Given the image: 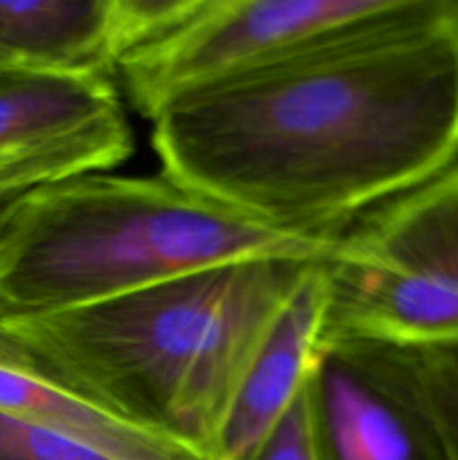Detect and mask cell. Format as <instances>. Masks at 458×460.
Instances as JSON below:
<instances>
[{
	"instance_id": "cell-3",
	"label": "cell",
	"mask_w": 458,
	"mask_h": 460,
	"mask_svg": "<svg viewBox=\"0 0 458 460\" xmlns=\"http://www.w3.org/2000/svg\"><path fill=\"white\" fill-rule=\"evenodd\" d=\"M162 175L92 173L0 211V310L75 308L220 265L269 256L332 259Z\"/></svg>"
},
{
	"instance_id": "cell-9",
	"label": "cell",
	"mask_w": 458,
	"mask_h": 460,
	"mask_svg": "<svg viewBox=\"0 0 458 460\" xmlns=\"http://www.w3.org/2000/svg\"><path fill=\"white\" fill-rule=\"evenodd\" d=\"M326 263L310 270L260 341L225 418L214 460H250L304 391L326 322Z\"/></svg>"
},
{
	"instance_id": "cell-12",
	"label": "cell",
	"mask_w": 458,
	"mask_h": 460,
	"mask_svg": "<svg viewBox=\"0 0 458 460\" xmlns=\"http://www.w3.org/2000/svg\"><path fill=\"white\" fill-rule=\"evenodd\" d=\"M0 460H115L76 440L0 413Z\"/></svg>"
},
{
	"instance_id": "cell-7",
	"label": "cell",
	"mask_w": 458,
	"mask_h": 460,
	"mask_svg": "<svg viewBox=\"0 0 458 460\" xmlns=\"http://www.w3.org/2000/svg\"><path fill=\"white\" fill-rule=\"evenodd\" d=\"M133 146L110 76L0 72V211L39 189L108 173Z\"/></svg>"
},
{
	"instance_id": "cell-2",
	"label": "cell",
	"mask_w": 458,
	"mask_h": 460,
	"mask_svg": "<svg viewBox=\"0 0 458 460\" xmlns=\"http://www.w3.org/2000/svg\"><path fill=\"white\" fill-rule=\"evenodd\" d=\"M321 261L269 256L75 308L0 310V364L214 460L251 358Z\"/></svg>"
},
{
	"instance_id": "cell-6",
	"label": "cell",
	"mask_w": 458,
	"mask_h": 460,
	"mask_svg": "<svg viewBox=\"0 0 458 460\" xmlns=\"http://www.w3.org/2000/svg\"><path fill=\"white\" fill-rule=\"evenodd\" d=\"M305 400L314 460H454L404 346L323 340Z\"/></svg>"
},
{
	"instance_id": "cell-4",
	"label": "cell",
	"mask_w": 458,
	"mask_h": 460,
	"mask_svg": "<svg viewBox=\"0 0 458 460\" xmlns=\"http://www.w3.org/2000/svg\"><path fill=\"white\" fill-rule=\"evenodd\" d=\"M323 340L458 341V160L341 232Z\"/></svg>"
},
{
	"instance_id": "cell-11",
	"label": "cell",
	"mask_w": 458,
	"mask_h": 460,
	"mask_svg": "<svg viewBox=\"0 0 458 460\" xmlns=\"http://www.w3.org/2000/svg\"><path fill=\"white\" fill-rule=\"evenodd\" d=\"M409 353L416 362L427 395L443 425L454 460H458V341L409 349Z\"/></svg>"
},
{
	"instance_id": "cell-13",
	"label": "cell",
	"mask_w": 458,
	"mask_h": 460,
	"mask_svg": "<svg viewBox=\"0 0 458 460\" xmlns=\"http://www.w3.org/2000/svg\"><path fill=\"white\" fill-rule=\"evenodd\" d=\"M250 460H314L305 386L295 404L287 409L283 420L274 427L272 434L263 440Z\"/></svg>"
},
{
	"instance_id": "cell-14",
	"label": "cell",
	"mask_w": 458,
	"mask_h": 460,
	"mask_svg": "<svg viewBox=\"0 0 458 460\" xmlns=\"http://www.w3.org/2000/svg\"><path fill=\"white\" fill-rule=\"evenodd\" d=\"M3 70H7V67H4V63H3V58H0V72Z\"/></svg>"
},
{
	"instance_id": "cell-8",
	"label": "cell",
	"mask_w": 458,
	"mask_h": 460,
	"mask_svg": "<svg viewBox=\"0 0 458 460\" xmlns=\"http://www.w3.org/2000/svg\"><path fill=\"white\" fill-rule=\"evenodd\" d=\"M182 0H0L4 67L110 76Z\"/></svg>"
},
{
	"instance_id": "cell-10",
	"label": "cell",
	"mask_w": 458,
	"mask_h": 460,
	"mask_svg": "<svg viewBox=\"0 0 458 460\" xmlns=\"http://www.w3.org/2000/svg\"><path fill=\"white\" fill-rule=\"evenodd\" d=\"M0 413L76 440L115 460H205L187 447L108 416L48 380L0 364Z\"/></svg>"
},
{
	"instance_id": "cell-1",
	"label": "cell",
	"mask_w": 458,
	"mask_h": 460,
	"mask_svg": "<svg viewBox=\"0 0 458 460\" xmlns=\"http://www.w3.org/2000/svg\"><path fill=\"white\" fill-rule=\"evenodd\" d=\"M162 173L247 220L332 241L458 160V0H386L153 119Z\"/></svg>"
},
{
	"instance_id": "cell-5",
	"label": "cell",
	"mask_w": 458,
	"mask_h": 460,
	"mask_svg": "<svg viewBox=\"0 0 458 460\" xmlns=\"http://www.w3.org/2000/svg\"><path fill=\"white\" fill-rule=\"evenodd\" d=\"M386 0H182L178 16L135 48L117 76L146 119L189 90L254 70L373 16Z\"/></svg>"
}]
</instances>
